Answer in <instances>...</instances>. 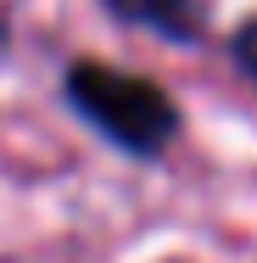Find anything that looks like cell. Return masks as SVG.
<instances>
[{
  "label": "cell",
  "mask_w": 257,
  "mask_h": 263,
  "mask_svg": "<svg viewBox=\"0 0 257 263\" xmlns=\"http://www.w3.org/2000/svg\"><path fill=\"white\" fill-rule=\"evenodd\" d=\"M67 101L78 106L112 146H123L134 157H156L179 135V106L168 101L151 79L117 73V67H101V62H78L67 73Z\"/></svg>",
  "instance_id": "cell-1"
},
{
  "label": "cell",
  "mask_w": 257,
  "mask_h": 263,
  "mask_svg": "<svg viewBox=\"0 0 257 263\" xmlns=\"http://www.w3.org/2000/svg\"><path fill=\"white\" fill-rule=\"evenodd\" d=\"M112 17L123 23H140V28H156L168 40H190L196 34V6L190 0H106Z\"/></svg>",
  "instance_id": "cell-2"
},
{
  "label": "cell",
  "mask_w": 257,
  "mask_h": 263,
  "mask_svg": "<svg viewBox=\"0 0 257 263\" xmlns=\"http://www.w3.org/2000/svg\"><path fill=\"white\" fill-rule=\"evenodd\" d=\"M235 62H241V67L257 79V17L241 28V34H235Z\"/></svg>",
  "instance_id": "cell-3"
}]
</instances>
